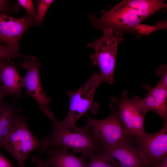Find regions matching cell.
I'll use <instances>...</instances> for the list:
<instances>
[{
	"instance_id": "obj_1",
	"label": "cell",
	"mask_w": 167,
	"mask_h": 167,
	"mask_svg": "<svg viewBox=\"0 0 167 167\" xmlns=\"http://www.w3.org/2000/svg\"><path fill=\"white\" fill-rule=\"evenodd\" d=\"M167 6L163 0H125L100 18L92 14L88 16L94 28L103 32H132L144 19Z\"/></svg>"
},
{
	"instance_id": "obj_2",
	"label": "cell",
	"mask_w": 167,
	"mask_h": 167,
	"mask_svg": "<svg viewBox=\"0 0 167 167\" xmlns=\"http://www.w3.org/2000/svg\"><path fill=\"white\" fill-rule=\"evenodd\" d=\"M53 131L51 134L43 139L40 153L49 148H63L72 150L75 154H82L85 158L90 159L96 152L101 150L100 146L91 129L86 125L72 129L61 126L55 117L50 119Z\"/></svg>"
},
{
	"instance_id": "obj_3",
	"label": "cell",
	"mask_w": 167,
	"mask_h": 167,
	"mask_svg": "<svg viewBox=\"0 0 167 167\" xmlns=\"http://www.w3.org/2000/svg\"><path fill=\"white\" fill-rule=\"evenodd\" d=\"M102 82L99 73L95 71L81 87L67 92L70 99L69 109L65 119L58 121L61 126L72 129L76 126L77 121L82 116H86L88 111L94 115L98 113L99 104L94 101V97L96 89Z\"/></svg>"
},
{
	"instance_id": "obj_4",
	"label": "cell",
	"mask_w": 167,
	"mask_h": 167,
	"mask_svg": "<svg viewBox=\"0 0 167 167\" xmlns=\"http://www.w3.org/2000/svg\"><path fill=\"white\" fill-rule=\"evenodd\" d=\"M110 114L101 120L93 119L88 115L86 125L91 129L101 148L100 151L109 150L131 138L120 119L117 107L111 103Z\"/></svg>"
},
{
	"instance_id": "obj_5",
	"label": "cell",
	"mask_w": 167,
	"mask_h": 167,
	"mask_svg": "<svg viewBox=\"0 0 167 167\" xmlns=\"http://www.w3.org/2000/svg\"><path fill=\"white\" fill-rule=\"evenodd\" d=\"M101 37L87 45L92 47L95 53L90 58L91 64L99 67L100 76L102 82L110 85L114 82V73L116 60L117 47L119 43L124 39L122 33H112L104 32Z\"/></svg>"
},
{
	"instance_id": "obj_6",
	"label": "cell",
	"mask_w": 167,
	"mask_h": 167,
	"mask_svg": "<svg viewBox=\"0 0 167 167\" xmlns=\"http://www.w3.org/2000/svg\"><path fill=\"white\" fill-rule=\"evenodd\" d=\"M43 139L36 138L30 130L27 118L16 116L13 126L2 147L17 161L20 167H24V162L31 152L42 146Z\"/></svg>"
},
{
	"instance_id": "obj_7",
	"label": "cell",
	"mask_w": 167,
	"mask_h": 167,
	"mask_svg": "<svg viewBox=\"0 0 167 167\" xmlns=\"http://www.w3.org/2000/svg\"><path fill=\"white\" fill-rule=\"evenodd\" d=\"M139 97L135 96L130 99L128 96L127 91L124 90L119 98L114 97L110 98L111 103L117 107L120 119L132 139L140 137L145 133L144 121L146 114L138 105Z\"/></svg>"
},
{
	"instance_id": "obj_8",
	"label": "cell",
	"mask_w": 167,
	"mask_h": 167,
	"mask_svg": "<svg viewBox=\"0 0 167 167\" xmlns=\"http://www.w3.org/2000/svg\"><path fill=\"white\" fill-rule=\"evenodd\" d=\"M26 60V61L22 64V66L27 71L24 77L26 93L36 101L40 110L50 119L55 117L49 108L51 100L45 94L41 84L39 75L40 63L33 56H29Z\"/></svg>"
},
{
	"instance_id": "obj_9",
	"label": "cell",
	"mask_w": 167,
	"mask_h": 167,
	"mask_svg": "<svg viewBox=\"0 0 167 167\" xmlns=\"http://www.w3.org/2000/svg\"><path fill=\"white\" fill-rule=\"evenodd\" d=\"M136 145L148 165L151 167L159 163L167 156V122L162 129L155 133L145 132L136 138Z\"/></svg>"
},
{
	"instance_id": "obj_10",
	"label": "cell",
	"mask_w": 167,
	"mask_h": 167,
	"mask_svg": "<svg viewBox=\"0 0 167 167\" xmlns=\"http://www.w3.org/2000/svg\"><path fill=\"white\" fill-rule=\"evenodd\" d=\"M34 25H36L35 20L27 15L15 18L0 12V41L18 53L20 39L24 33Z\"/></svg>"
},
{
	"instance_id": "obj_11",
	"label": "cell",
	"mask_w": 167,
	"mask_h": 167,
	"mask_svg": "<svg viewBox=\"0 0 167 167\" xmlns=\"http://www.w3.org/2000/svg\"><path fill=\"white\" fill-rule=\"evenodd\" d=\"M132 139H127L109 150L101 152L116 167H150L137 145L131 142Z\"/></svg>"
},
{
	"instance_id": "obj_12",
	"label": "cell",
	"mask_w": 167,
	"mask_h": 167,
	"mask_svg": "<svg viewBox=\"0 0 167 167\" xmlns=\"http://www.w3.org/2000/svg\"><path fill=\"white\" fill-rule=\"evenodd\" d=\"M142 86L147 94L143 98H138L140 108L145 114L150 111L155 112L161 118L163 123L167 122V89L156 85L152 88L147 84Z\"/></svg>"
},
{
	"instance_id": "obj_13",
	"label": "cell",
	"mask_w": 167,
	"mask_h": 167,
	"mask_svg": "<svg viewBox=\"0 0 167 167\" xmlns=\"http://www.w3.org/2000/svg\"><path fill=\"white\" fill-rule=\"evenodd\" d=\"M46 151L48 158L42 161V167H87L84 156H77L67 149L49 148Z\"/></svg>"
},
{
	"instance_id": "obj_14",
	"label": "cell",
	"mask_w": 167,
	"mask_h": 167,
	"mask_svg": "<svg viewBox=\"0 0 167 167\" xmlns=\"http://www.w3.org/2000/svg\"><path fill=\"white\" fill-rule=\"evenodd\" d=\"M1 77L3 91L17 97L22 95L24 77L20 75L13 63H8L2 61Z\"/></svg>"
},
{
	"instance_id": "obj_15",
	"label": "cell",
	"mask_w": 167,
	"mask_h": 167,
	"mask_svg": "<svg viewBox=\"0 0 167 167\" xmlns=\"http://www.w3.org/2000/svg\"><path fill=\"white\" fill-rule=\"evenodd\" d=\"M16 116L13 104H2L0 107V147L12 128Z\"/></svg>"
},
{
	"instance_id": "obj_16",
	"label": "cell",
	"mask_w": 167,
	"mask_h": 167,
	"mask_svg": "<svg viewBox=\"0 0 167 167\" xmlns=\"http://www.w3.org/2000/svg\"><path fill=\"white\" fill-rule=\"evenodd\" d=\"M87 163V167H116L109 162L102 152L99 151L92 155Z\"/></svg>"
},
{
	"instance_id": "obj_17",
	"label": "cell",
	"mask_w": 167,
	"mask_h": 167,
	"mask_svg": "<svg viewBox=\"0 0 167 167\" xmlns=\"http://www.w3.org/2000/svg\"><path fill=\"white\" fill-rule=\"evenodd\" d=\"M156 24V26H150L139 24L135 27L134 31L139 33L148 36L154 31L167 28L166 21L158 22Z\"/></svg>"
},
{
	"instance_id": "obj_18",
	"label": "cell",
	"mask_w": 167,
	"mask_h": 167,
	"mask_svg": "<svg viewBox=\"0 0 167 167\" xmlns=\"http://www.w3.org/2000/svg\"><path fill=\"white\" fill-rule=\"evenodd\" d=\"M53 0H37V7L36 22V25L42 24L46 11L53 2Z\"/></svg>"
},
{
	"instance_id": "obj_19",
	"label": "cell",
	"mask_w": 167,
	"mask_h": 167,
	"mask_svg": "<svg viewBox=\"0 0 167 167\" xmlns=\"http://www.w3.org/2000/svg\"><path fill=\"white\" fill-rule=\"evenodd\" d=\"M27 56L19 54L15 51L11 47L3 45L0 41V58L6 60L17 58L26 59Z\"/></svg>"
},
{
	"instance_id": "obj_20",
	"label": "cell",
	"mask_w": 167,
	"mask_h": 167,
	"mask_svg": "<svg viewBox=\"0 0 167 167\" xmlns=\"http://www.w3.org/2000/svg\"><path fill=\"white\" fill-rule=\"evenodd\" d=\"M18 2L19 4L25 9L27 13V15L36 21V14L33 1L32 0H18Z\"/></svg>"
},
{
	"instance_id": "obj_21",
	"label": "cell",
	"mask_w": 167,
	"mask_h": 167,
	"mask_svg": "<svg viewBox=\"0 0 167 167\" xmlns=\"http://www.w3.org/2000/svg\"><path fill=\"white\" fill-rule=\"evenodd\" d=\"M158 75L161 76L160 81L156 85L167 89V65L162 64L158 68L156 71Z\"/></svg>"
},
{
	"instance_id": "obj_22",
	"label": "cell",
	"mask_w": 167,
	"mask_h": 167,
	"mask_svg": "<svg viewBox=\"0 0 167 167\" xmlns=\"http://www.w3.org/2000/svg\"><path fill=\"white\" fill-rule=\"evenodd\" d=\"M0 167H13L9 161L0 153Z\"/></svg>"
},
{
	"instance_id": "obj_23",
	"label": "cell",
	"mask_w": 167,
	"mask_h": 167,
	"mask_svg": "<svg viewBox=\"0 0 167 167\" xmlns=\"http://www.w3.org/2000/svg\"><path fill=\"white\" fill-rule=\"evenodd\" d=\"M9 5V2L6 0H0V12H4L7 9Z\"/></svg>"
},
{
	"instance_id": "obj_24",
	"label": "cell",
	"mask_w": 167,
	"mask_h": 167,
	"mask_svg": "<svg viewBox=\"0 0 167 167\" xmlns=\"http://www.w3.org/2000/svg\"><path fill=\"white\" fill-rule=\"evenodd\" d=\"M151 167H167V156L165 157L159 163Z\"/></svg>"
},
{
	"instance_id": "obj_25",
	"label": "cell",
	"mask_w": 167,
	"mask_h": 167,
	"mask_svg": "<svg viewBox=\"0 0 167 167\" xmlns=\"http://www.w3.org/2000/svg\"><path fill=\"white\" fill-rule=\"evenodd\" d=\"M10 94L5 92L2 90L1 88H0V107L2 105V101L3 98L6 96L11 95Z\"/></svg>"
},
{
	"instance_id": "obj_26",
	"label": "cell",
	"mask_w": 167,
	"mask_h": 167,
	"mask_svg": "<svg viewBox=\"0 0 167 167\" xmlns=\"http://www.w3.org/2000/svg\"><path fill=\"white\" fill-rule=\"evenodd\" d=\"M1 59V58H0ZM0 59V88H1L2 85V80H1V73H2V60H1V59Z\"/></svg>"
},
{
	"instance_id": "obj_27",
	"label": "cell",
	"mask_w": 167,
	"mask_h": 167,
	"mask_svg": "<svg viewBox=\"0 0 167 167\" xmlns=\"http://www.w3.org/2000/svg\"><path fill=\"white\" fill-rule=\"evenodd\" d=\"M42 161L41 159H38L37 162V165L36 167H42Z\"/></svg>"
}]
</instances>
